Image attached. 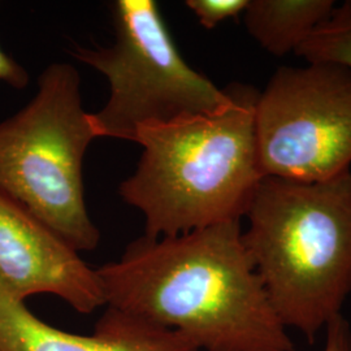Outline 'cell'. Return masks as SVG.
<instances>
[{"instance_id":"obj_1","label":"cell","mask_w":351,"mask_h":351,"mask_svg":"<svg viewBox=\"0 0 351 351\" xmlns=\"http://www.w3.org/2000/svg\"><path fill=\"white\" fill-rule=\"evenodd\" d=\"M226 221L142 236L97 268L106 307L177 330L206 351H293L242 237Z\"/></svg>"},{"instance_id":"obj_2","label":"cell","mask_w":351,"mask_h":351,"mask_svg":"<svg viewBox=\"0 0 351 351\" xmlns=\"http://www.w3.org/2000/svg\"><path fill=\"white\" fill-rule=\"evenodd\" d=\"M213 113L143 126L142 155L119 188L143 213L145 236L173 237L246 216L262 181L255 143L256 88L232 84Z\"/></svg>"},{"instance_id":"obj_3","label":"cell","mask_w":351,"mask_h":351,"mask_svg":"<svg viewBox=\"0 0 351 351\" xmlns=\"http://www.w3.org/2000/svg\"><path fill=\"white\" fill-rule=\"evenodd\" d=\"M242 233L277 316L314 341L351 291V171L319 182L264 177Z\"/></svg>"},{"instance_id":"obj_4","label":"cell","mask_w":351,"mask_h":351,"mask_svg":"<svg viewBox=\"0 0 351 351\" xmlns=\"http://www.w3.org/2000/svg\"><path fill=\"white\" fill-rule=\"evenodd\" d=\"M73 65H49L37 94L0 123V193L21 204L73 249L90 251L101 232L88 215L82 177L97 139Z\"/></svg>"},{"instance_id":"obj_5","label":"cell","mask_w":351,"mask_h":351,"mask_svg":"<svg viewBox=\"0 0 351 351\" xmlns=\"http://www.w3.org/2000/svg\"><path fill=\"white\" fill-rule=\"evenodd\" d=\"M114 42L75 47L77 60L106 77L110 95L91 124L98 138L136 142L143 126L213 113L229 101L228 88L190 66L176 46L154 0L110 3Z\"/></svg>"},{"instance_id":"obj_6","label":"cell","mask_w":351,"mask_h":351,"mask_svg":"<svg viewBox=\"0 0 351 351\" xmlns=\"http://www.w3.org/2000/svg\"><path fill=\"white\" fill-rule=\"evenodd\" d=\"M262 177L319 182L351 171V68L280 66L255 104Z\"/></svg>"},{"instance_id":"obj_7","label":"cell","mask_w":351,"mask_h":351,"mask_svg":"<svg viewBox=\"0 0 351 351\" xmlns=\"http://www.w3.org/2000/svg\"><path fill=\"white\" fill-rule=\"evenodd\" d=\"M0 285L17 301L52 294L81 314L106 306L101 278L65 239L0 193Z\"/></svg>"},{"instance_id":"obj_8","label":"cell","mask_w":351,"mask_h":351,"mask_svg":"<svg viewBox=\"0 0 351 351\" xmlns=\"http://www.w3.org/2000/svg\"><path fill=\"white\" fill-rule=\"evenodd\" d=\"M0 351H201L182 333L107 307L93 336L40 320L0 285Z\"/></svg>"},{"instance_id":"obj_9","label":"cell","mask_w":351,"mask_h":351,"mask_svg":"<svg viewBox=\"0 0 351 351\" xmlns=\"http://www.w3.org/2000/svg\"><path fill=\"white\" fill-rule=\"evenodd\" d=\"M336 7L333 0H249L243 21L262 49L281 58L298 50Z\"/></svg>"},{"instance_id":"obj_10","label":"cell","mask_w":351,"mask_h":351,"mask_svg":"<svg viewBox=\"0 0 351 351\" xmlns=\"http://www.w3.org/2000/svg\"><path fill=\"white\" fill-rule=\"evenodd\" d=\"M295 53L308 63L328 62L351 68V0L337 5Z\"/></svg>"},{"instance_id":"obj_11","label":"cell","mask_w":351,"mask_h":351,"mask_svg":"<svg viewBox=\"0 0 351 351\" xmlns=\"http://www.w3.org/2000/svg\"><path fill=\"white\" fill-rule=\"evenodd\" d=\"M185 4L203 27L213 29L226 20L243 14L249 0H188Z\"/></svg>"},{"instance_id":"obj_12","label":"cell","mask_w":351,"mask_h":351,"mask_svg":"<svg viewBox=\"0 0 351 351\" xmlns=\"http://www.w3.org/2000/svg\"><path fill=\"white\" fill-rule=\"evenodd\" d=\"M326 342L324 351H351V329L342 315L336 316L326 326Z\"/></svg>"},{"instance_id":"obj_13","label":"cell","mask_w":351,"mask_h":351,"mask_svg":"<svg viewBox=\"0 0 351 351\" xmlns=\"http://www.w3.org/2000/svg\"><path fill=\"white\" fill-rule=\"evenodd\" d=\"M30 77L25 68L0 47V81L16 90H23L27 86Z\"/></svg>"}]
</instances>
